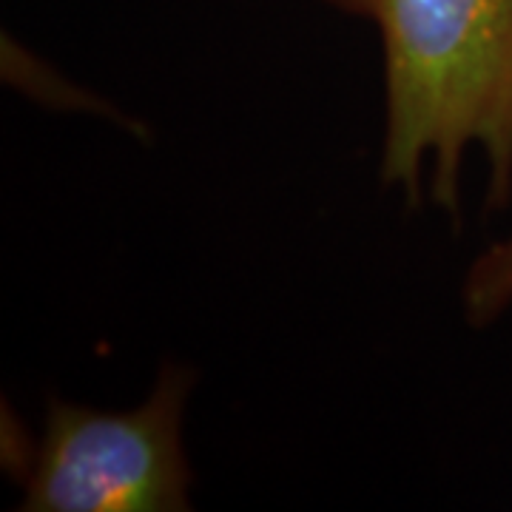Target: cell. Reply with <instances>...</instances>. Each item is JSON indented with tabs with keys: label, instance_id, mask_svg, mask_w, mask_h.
Wrapping results in <instances>:
<instances>
[{
	"label": "cell",
	"instance_id": "cell-1",
	"mask_svg": "<svg viewBox=\"0 0 512 512\" xmlns=\"http://www.w3.org/2000/svg\"><path fill=\"white\" fill-rule=\"evenodd\" d=\"M370 20L384 52L379 180L407 205L458 214L467 151L487 165V211L512 200V0H328Z\"/></svg>",
	"mask_w": 512,
	"mask_h": 512
},
{
	"label": "cell",
	"instance_id": "cell-2",
	"mask_svg": "<svg viewBox=\"0 0 512 512\" xmlns=\"http://www.w3.org/2000/svg\"><path fill=\"white\" fill-rule=\"evenodd\" d=\"M197 373L165 365L134 410L49 402L43 439L23 458V512H185L194 473L183 416Z\"/></svg>",
	"mask_w": 512,
	"mask_h": 512
},
{
	"label": "cell",
	"instance_id": "cell-3",
	"mask_svg": "<svg viewBox=\"0 0 512 512\" xmlns=\"http://www.w3.org/2000/svg\"><path fill=\"white\" fill-rule=\"evenodd\" d=\"M464 316L473 328L493 325L512 308V234L498 239L470 262L461 285Z\"/></svg>",
	"mask_w": 512,
	"mask_h": 512
}]
</instances>
